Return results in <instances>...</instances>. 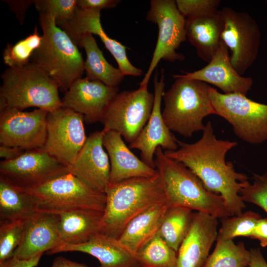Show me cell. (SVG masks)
Masks as SVG:
<instances>
[{
  "mask_svg": "<svg viewBox=\"0 0 267 267\" xmlns=\"http://www.w3.org/2000/svg\"><path fill=\"white\" fill-rule=\"evenodd\" d=\"M229 217L221 219L222 225L217 238L233 240L239 236L250 237L259 220L262 218L258 213L252 211L232 218Z\"/></svg>",
  "mask_w": 267,
  "mask_h": 267,
  "instance_id": "33",
  "label": "cell"
},
{
  "mask_svg": "<svg viewBox=\"0 0 267 267\" xmlns=\"http://www.w3.org/2000/svg\"><path fill=\"white\" fill-rule=\"evenodd\" d=\"M181 206L169 207L158 234L173 249L178 252L190 227L193 213Z\"/></svg>",
  "mask_w": 267,
  "mask_h": 267,
  "instance_id": "29",
  "label": "cell"
},
{
  "mask_svg": "<svg viewBox=\"0 0 267 267\" xmlns=\"http://www.w3.org/2000/svg\"><path fill=\"white\" fill-rule=\"evenodd\" d=\"M221 3L220 0H177V6L185 18L205 15L215 11Z\"/></svg>",
  "mask_w": 267,
  "mask_h": 267,
  "instance_id": "37",
  "label": "cell"
},
{
  "mask_svg": "<svg viewBox=\"0 0 267 267\" xmlns=\"http://www.w3.org/2000/svg\"><path fill=\"white\" fill-rule=\"evenodd\" d=\"M48 113L41 109L24 112L7 107L0 112V145L26 151L43 148L47 135Z\"/></svg>",
  "mask_w": 267,
  "mask_h": 267,
  "instance_id": "14",
  "label": "cell"
},
{
  "mask_svg": "<svg viewBox=\"0 0 267 267\" xmlns=\"http://www.w3.org/2000/svg\"><path fill=\"white\" fill-rule=\"evenodd\" d=\"M103 212L91 209H78L57 214L59 236L62 244L85 243L98 233Z\"/></svg>",
  "mask_w": 267,
  "mask_h": 267,
  "instance_id": "26",
  "label": "cell"
},
{
  "mask_svg": "<svg viewBox=\"0 0 267 267\" xmlns=\"http://www.w3.org/2000/svg\"><path fill=\"white\" fill-rule=\"evenodd\" d=\"M43 254H39L28 259H20L13 256L0 262V267H36Z\"/></svg>",
  "mask_w": 267,
  "mask_h": 267,
  "instance_id": "39",
  "label": "cell"
},
{
  "mask_svg": "<svg viewBox=\"0 0 267 267\" xmlns=\"http://www.w3.org/2000/svg\"><path fill=\"white\" fill-rule=\"evenodd\" d=\"M1 78L0 99L7 107L23 111L36 107L50 112L62 107L58 85L34 63L8 67Z\"/></svg>",
  "mask_w": 267,
  "mask_h": 267,
  "instance_id": "6",
  "label": "cell"
},
{
  "mask_svg": "<svg viewBox=\"0 0 267 267\" xmlns=\"http://www.w3.org/2000/svg\"><path fill=\"white\" fill-rule=\"evenodd\" d=\"M25 220L0 222V262L13 256L22 239Z\"/></svg>",
  "mask_w": 267,
  "mask_h": 267,
  "instance_id": "34",
  "label": "cell"
},
{
  "mask_svg": "<svg viewBox=\"0 0 267 267\" xmlns=\"http://www.w3.org/2000/svg\"><path fill=\"white\" fill-rule=\"evenodd\" d=\"M154 161L169 207H184L217 218L230 216L221 195L207 190L192 171L166 156L161 147L156 150Z\"/></svg>",
  "mask_w": 267,
  "mask_h": 267,
  "instance_id": "3",
  "label": "cell"
},
{
  "mask_svg": "<svg viewBox=\"0 0 267 267\" xmlns=\"http://www.w3.org/2000/svg\"><path fill=\"white\" fill-rule=\"evenodd\" d=\"M26 150L22 149L0 145V156L4 160H12L22 155Z\"/></svg>",
  "mask_w": 267,
  "mask_h": 267,
  "instance_id": "41",
  "label": "cell"
},
{
  "mask_svg": "<svg viewBox=\"0 0 267 267\" xmlns=\"http://www.w3.org/2000/svg\"><path fill=\"white\" fill-rule=\"evenodd\" d=\"M120 2L119 0H77V5L80 9L101 10L116 7Z\"/></svg>",
  "mask_w": 267,
  "mask_h": 267,
  "instance_id": "38",
  "label": "cell"
},
{
  "mask_svg": "<svg viewBox=\"0 0 267 267\" xmlns=\"http://www.w3.org/2000/svg\"><path fill=\"white\" fill-rule=\"evenodd\" d=\"M173 77L175 82L163 95V118L170 131L190 137L195 132L204 130L205 117L216 114L209 96L211 87L181 75Z\"/></svg>",
  "mask_w": 267,
  "mask_h": 267,
  "instance_id": "5",
  "label": "cell"
},
{
  "mask_svg": "<svg viewBox=\"0 0 267 267\" xmlns=\"http://www.w3.org/2000/svg\"><path fill=\"white\" fill-rule=\"evenodd\" d=\"M250 238L258 239L263 247L267 246V219L261 218L257 223Z\"/></svg>",
  "mask_w": 267,
  "mask_h": 267,
  "instance_id": "40",
  "label": "cell"
},
{
  "mask_svg": "<svg viewBox=\"0 0 267 267\" xmlns=\"http://www.w3.org/2000/svg\"><path fill=\"white\" fill-rule=\"evenodd\" d=\"M154 100L148 86L118 92L109 104L101 121L104 131L119 133L125 141L133 142L148 122Z\"/></svg>",
  "mask_w": 267,
  "mask_h": 267,
  "instance_id": "10",
  "label": "cell"
},
{
  "mask_svg": "<svg viewBox=\"0 0 267 267\" xmlns=\"http://www.w3.org/2000/svg\"><path fill=\"white\" fill-rule=\"evenodd\" d=\"M185 19L178 10L176 0H151L146 19L158 25V36L149 66L139 86H148L153 71L161 59L174 62L184 59L176 50L187 39Z\"/></svg>",
  "mask_w": 267,
  "mask_h": 267,
  "instance_id": "9",
  "label": "cell"
},
{
  "mask_svg": "<svg viewBox=\"0 0 267 267\" xmlns=\"http://www.w3.org/2000/svg\"><path fill=\"white\" fill-rule=\"evenodd\" d=\"M202 132L196 142L187 143L178 140L177 150L164 153L192 171L209 192L221 195L230 216L240 215L245 205L239 191L248 178L246 175L236 172L233 164L225 160L227 153L237 143L218 139L210 121Z\"/></svg>",
  "mask_w": 267,
  "mask_h": 267,
  "instance_id": "1",
  "label": "cell"
},
{
  "mask_svg": "<svg viewBox=\"0 0 267 267\" xmlns=\"http://www.w3.org/2000/svg\"><path fill=\"white\" fill-rule=\"evenodd\" d=\"M105 194L99 233L117 239L137 216L156 205L167 203L158 172L154 177L134 178L109 185Z\"/></svg>",
  "mask_w": 267,
  "mask_h": 267,
  "instance_id": "2",
  "label": "cell"
},
{
  "mask_svg": "<svg viewBox=\"0 0 267 267\" xmlns=\"http://www.w3.org/2000/svg\"><path fill=\"white\" fill-rule=\"evenodd\" d=\"M217 218L202 212L193 213L188 232L177 252L178 267H204L217 240Z\"/></svg>",
  "mask_w": 267,
  "mask_h": 267,
  "instance_id": "18",
  "label": "cell"
},
{
  "mask_svg": "<svg viewBox=\"0 0 267 267\" xmlns=\"http://www.w3.org/2000/svg\"><path fill=\"white\" fill-rule=\"evenodd\" d=\"M139 267H178L177 252L157 234L135 256Z\"/></svg>",
  "mask_w": 267,
  "mask_h": 267,
  "instance_id": "31",
  "label": "cell"
},
{
  "mask_svg": "<svg viewBox=\"0 0 267 267\" xmlns=\"http://www.w3.org/2000/svg\"><path fill=\"white\" fill-rule=\"evenodd\" d=\"M104 134L103 130L91 133L68 169L92 189L105 193L109 185L110 164L103 148Z\"/></svg>",
  "mask_w": 267,
  "mask_h": 267,
  "instance_id": "17",
  "label": "cell"
},
{
  "mask_svg": "<svg viewBox=\"0 0 267 267\" xmlns=\"http://www.w3.org/2000/svg\"><path fill=\"white\" fill-rule=\"evenodd\" d=\"M36 213L31 196L0 177V222L25 220Z\"/></svg>",
  "mask_w": 267,
  "mask_h": 267,
  "instance_id": "28",
  "label": "cell"
},
{
  "mask_svg": "<svg viewBox=\"0 0 267 267\" xmlns=\"http://www.w3.org/2000/svg\"><path fill=\"white\" fill-rule=\"evenodd\" d=\"M67 173V167L42 148L26 151L15 159L0 163V177L23 189L39 187Z\"/></svg>",
  "mask_w": 267,
  "mask_h": 267,
  "instance_id": "13",
  "label": "cell"
},
{
  "mask_svg": "<svg viewBox=\"0 0 267 267\" xmlns=\"http://www.w3.org/2000/svg\"><path fill=\"white\" fill-rule=\"evenodd\" d=\"M34 3L40 14L53 16L59 27L70 21L78 8L77 0H37Z\"/></svg>",
  "mask_w": 267,
  "mask_h": 267,
  "instance_id": "35",
  "label": "cell"
},
{
  "mask_svg": "<svg viewBox=\"0 0 267 267\" xmlns=\"http://www.w3.org/2000/svg\"><path fill=\"white\" fill-rule=\"evenodd\" d=\"M213 253L204 267H249L250 252L242 242L236 244L233 240L217 238Z\"/></svg>",
  "mask_w": 267,
  "mask_h": 267,
  "instance_id": "30",
  "label": "cell"
},
{
  "mask_svg": "<svg viewBox=\"0 0 267 267\" xmlns=\"http://www.w3.org/2000/svg\"><path fill=\"white\" fill-rule=\"evenodd\" d=\"M252 183L244 181L239 191L243 201L255 204L267 213V172L259 175L254 174Z\"/></svg>",
  "mask_w": 267,
  "mask_h": 267,
  "instance_id": "36",
  "label": "cell"
},
{
  "mask_svg": "<svg viewBox=\"0 0 267 267\" xmlns=\"http://www.w3.org/2000/svg\"><path fill=\"white\" fill-rule=\"evenodd\" d=\"M84 122L83 115L69 108L61 107L48 112L46 138L42 149L68 168L87 140Z\"/></svg>",
  "mask_w": 267,
  "mask_h": 267,
  "instance_id": "12",
  "label": "cell"
},
{
  "mask_svg": "<svg viewBox=\"0 0 267 267\" xmlns=\"http://www.w3.org/2000/svg\"><path fill=\"white\" fill-rule=\"evenodd\" d=\"M158 76L156 70L154 78V100L150 118L137 137L130 143V148L139 150L141 160L154 169H156L155 153L158 147L165 151H175L178 148V140L166 125L161 112L165 87L163 69L159 80Z\"/></svg>",
  "mask_w": 267,
  "mask_h": 267,
  "instance_id": "15",
  "label": "cell"
},
{
  "mask_svg": "<svg viewBox=\"0 0 267 267\" xmlns=\"http://www.w3.org/2000/svg\"><path fill=\"white\" fill-rule=\"evenodd\" d=\"M60 28L69 35L73 42L86 33L97 35L115 59L118 68L124 76H139L143 74L141 69L134 67L130 62L127 55V47L105 33L100 22V10L78 7L74 17Z\"/></svg>",
  "mask_w": 267,
  "mask_h": 267,
  "instance_id": "19",
  "label": "cell"
},
{
  "mask_svg": "<svg viewBox=\"0 0 267 267\" xmlns=\"http://www.w3.org/2000/svg\"><path fill=\"white\" fill-rule=\"evenodd\" d=\"M228 47L221 40L219 48L211 61L204 67L181 75L183 77L212 84L224 93H238L246 95L251 89L253 80L242 77L233 67Z\"/></svg>",
  "mask_w": 267,
  "mask_h": 267,
  "instance_id": "20",
  "label": "cell"
},
{
  "mask_svg": "<svg viewBox=\"0 0 267 267\" xmlns=\"http://www.w3.org/2000/svg\"><path fill=\"white\" fill-rule=\"evenodd\" d=\"M209 96L216 114L232 126L239 138L251 144L267 141V104L241 93H222L211 87Z\"/></svg>",
  "mask_w": 267,
  "mask_h": 267,
  "instance_id": "8",
  "label": "cell"
},
{
  "mask_svg": "<svg viewBox=\"0 0 267 267\" xmlns=\"http://www.w3.org/2000/svg\"><path fill=\"white\" fill-rule=\"evenodd\" d=\"M64 252H80L98 259L99 267H139L136 257L117 238L97 233L87 242L77 245L62 244L47 253L52 255Z\"/></svg>",
  "mask_w": 267,
  "mask_h": 267,
  "instance_id": "23",
  "label": "cell"
},
{
  "mask_svg": "<svg viewBox=\"0 0 267 267\" xmlns=\"http://www.w3.org/2000/svg\"><path fill=\"white\" fill-rule=\"evenodd\" d=\"M51 267H90L88 265L73 261L63 256L57 257L53 260Z\"/></svg>",
  "mask_w": 267,
  "mask_h": 267,
  "instance_id": "43",
  "label": "cell"
},
{
  "mask_svg": "<svg viewBox=\"0 0 267 267\" xmlns=\"http://www.w3.org/2000/svg\"><path fill=\"white\" fill-rule=\"evenodd\" d=\"M222 11L223 28L221 40L231 52L233 67L243 75L256 60L260 46L261 32L256 20L246 12L229 7Z\"/></svg>",
  "mask_w": 267,
  "mask_h": 267,
  "instance_id": "11",
  "label": "cell"
},
{
  "mask_svg": "<svg viewBox=\"0 0 267 267\" xmlns=\"http://www.w3.org/2000/svg\"><path fill=\"white\" fill-rule=\"evenodd\" d=\"M103 145L110 164L109 185L134 178L152 177L158 174L156 169L147 165L130 150L119 133L104 131Z\"/></svg>",
  "mask_w": 267,
  "mask_h": 267,
  "instance_id": "22",
  "label": "cell"
},
{
  "mask_svg": "<svg viewBox=\"0 0 267 267\" xmlns=\"http://www.w3.org/2000/svg\"><path fill=\"white\" fill-rule=\"evenodd\" d=\"M24 190L31 196L39 213L59 214L78 209L103 212L105 207V193L92 189L69 173Z\"/></svg>",
  "mask_w": 267,
  "mask_h": 267,
  "instance_id": "7",
  "label": "cell"
},
{
  "mask_svg": "<svg viewBox=\"0 0 267 267\" xmlns=\"http://www.w3.org/2000/svg\"><path fill=\"white\" fill-rule=\"evenodd\" d=\"M43 40L36 27L34 31L25 39L14 44H8L4 49L2 58L9 67H19L30 62L34 51L41 45Z\"/></svg>",
  "mask_w": 267,
  "mask_h": 267,
  "instance_id": "32",
  "label": "cell"
},
{
  "mask_svg": "<svg viewBox=\"0 0 267 267\" xmlns=\"http://www.w3.org/2000/svg\"><path fill=\"white\" fill-rule=\"evenodd\" d=\"M249 267H267V263L259 248L251 249Z\"/></svg>",
  "mask_w": 267,
  "mask_h": 267,
  "instance_id": "42",
  "label": "cell"
},
{
  "mask_svg": "<svg viewBox=\"0 0 267 267\" xmlns=\"http://www.w3.org/2000/svg\"><path fill=\"white\" fill-rule=\"evenodd\" d=\"M57 214L37 212L24 221L22 239L13 256L28 259L61 245Z\"/></svg>",
  "mask_w": 267,
  "mask_h": 267,
  "instance_id": "21",
  "label": "cell"
},
{
  "mask_svg": "<svg viewBox=\"0 0 267 267\" xmlns=\"http://www.w3.org/2000/svg\"><path fill=\"white\" fill-rule=\"evenodd\" d=\"M118 91V87H110L100 81L81 78L65 92L61 99L62 107L83 115L87 123L101 122Z\"/></svg>",
  "mask_w": 267,
  "mask_h": 267,
  "instance_id": "16",
  "label": "cell"
},
{
  "mask_svg": "<svg viewBox=\"0 0 267 267\" xmlns=\"http://www.w3.org/2000/svg\"><path fill=\"white\" fill-rule=\"evenodd\" d=\"M169 208L167 203L158 204L137 216L127 225L118 239L119 242L135 256L158 234Z\"/></svg>",
  "mask_w": 267,
  "mask_h": 267,
  "instance_id": "25",
  "label": "cell"
},
{
  "mask_svg": "<svg viewBox=\"0 0 267 267\" xmlns=\"http://www.w3.org/2000/svg\"><path fill=\"white\" fill-rule=\"evenodd\" d=\"M43 40L30 62L40 67L65 92L82 78L84 63L77 45L56 24L53 16L40 14Z\"/></svg>",
  "mask_w": 267,
  "mask_h": 267,
  "instance_id": "4",
  "label": "cell"
},
{
  "mask_svg": "<svg viewBox=\"0 0 267 267\" xmlns=\"http://www.w3.org/2000/svg\"><path fill=\"white\" fill-rule=\"evenodd\" d=\"M74 43L84 48L86 51L87 58L84 63V70L87 79L100 81L112 87H118L122 82L125 76L119 68L107 62L92 34L84 33Z\"/></svg>",
  "mask_w": 267,
  "mask_h": 267,
  "instance_id": "27",
  "label": "cell"
},
{
  "mask_svg": "<svg viewBox=\"0 0 267 267\" xmlns=\"http://www.w3.org/2000/svg\"><path fill=\"white\" fill-rule=\"evenodd\" d=\"M223 28L221 10L185 19L186 38L198 56L207 63L219 48Z\"/></svg>",
  "mask_w": 267,
  "mask_h": 267,
  "instance_id": "24",
  "label": "cell"
}]
</instances>
